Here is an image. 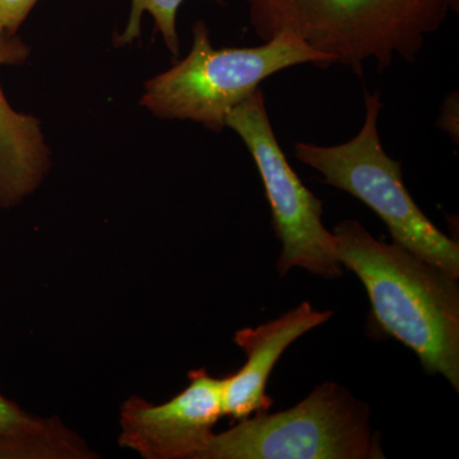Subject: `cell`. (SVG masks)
Instances as JSON below:
<instances>
[{
	"label": "cell",
	"mask_w": 459,
	"mask_h": 459,
	"mask_svg": "<svg viewBox=\"0 0 459 459\" xmlns=\"http://www.w3.org/2000/svg\"><path fill=\"white\" fill-rule=\"evenodd\" d=\"M367 403L325 382L282 412H258L214 434L201 459L382 458Z\"/></svg>",
	"instance_id": "cell-5"
},
{
	"label": "cell",
	"mask_w": 459,
	"mask_h": 459,
	"mask_svg": "<svg viewBox=\"0 0 459 459\" xmlns=\"http://www.w3.org/2000/svg\"><path fill=\"white\" fill-rule=\"evenodd\" d=\"M300 65H332L287 32L255 48L214 49L210 30L198 21L188 56L148 81L141 102L162 119L193 120L219 132L230 113L255 95L263 81Z\"/></svg>",
	"instance_id": "cell-3"
},
{
	"label": "cell",
	"mask_w": 459,
	"mask_h": 459,
	"mask_svg": "<svg viewBox=\"0 0 459 459\" xmlns=\"http://www.w3.org/2000/svg\"><path fill=\"white\" fill-rule=\"evenodd\" d=\"M226 126L243 140L264 186L272 226L282 244L277 271L283 277L300 267L325 279H340L336 237L323 225V202L292 170L272 126L264 95L256 91L230 113Z\"/></svg>",
	"instance_id": "cell-6"
},
{
	"label": "cell",
	"mask_w": 459,
	"mask_h": 459,
	"mask_svg": "<svg viewBox=\"0 0 459 459\" xmlns=\"http://www.w3.org/2000/svg\"><path fill=\"white\" fill-rule=\"evenodd\" d=\"M29 48L0 30V66L22 65ZM50 169V152L40 123L17 113L0 84V207L11 208L40 186Z\"/></svg>",
	"instance_id": "cell-9"
},
{
	"label": "cell",
	"mask_w": 459,
	"mask_h": 459,
	"mask_svg": "<svg viewBox=\"0 0 459 459\" xmlns=\"http://www.w3.org/2000/svg\"><path fill=\"white\" fill-rule=\"evenodd\" d=\"M250 26L263 41L291 33L331 65L356 74L374 62L380 71L395 59L415 62L428 38L459 0H246Z\"/></svg>",
	"instance_id": "cell-2"
},
{
	"label": "cell",
	"mask_w": 459,
	"mask_h": 459,
	"mask_svg": "<svg viewBox=\"0 0 459 459\" xmlns=\"http://www.w3.org/2000/svg\"><path fill=\"white\" fill-rule=\"evenodd\" d=\"M39 0H0V30L17 35Z\"/></svg>",
	"instance_id": "cell-12"
},
{
	"label": "cell",
	"mask_w": 459,
	"mask_h": 459,
	"mask_svg": "<svg viewBox=\"0 0 459 459\" xmlns=\"http://www.w3.org/2000/svg\"><path fill=\"white\" fill-rule=\"evenodd\" d=\"M332 316L331 310L320 312L305 301L280 318L238 331L234 341L246 353L247 362L238 373L222 377L223 416L240 421L270 411L273 401L265 394V385L274 365L290 344L327 323Z\"/></svg>",
	"instance_id": "cell-8"
},
{
	"label": "cell",
	"mask_w": 459,
	"mask_h": 459,
	"mask_svg": "<svg viewBox=\"0 0 459 459\" xmlns=\"http://www.w3.org/2000/svg\"><path fill=\"white\" fill-rule=\"evenodd\" d=\"M333 234L338 261L358 274L380 331L459 391L458 280L394 241L377 240L356 220L338 223Z\"/></svg>",
	"instance_id": "cell-1"
},
{
	"label": "cell",
	"mask_w": 459,
	"mask_h": 459,
	"mask_svg": "<svg viewBox=\"0 0 459 459\" xmlns=\"http://www.w3.org/2000/svg\"><path fill=\"white\" fill-rule=\"evenodd\" d=\"M189 385L161 404L132 395L120 410L119 446L146 459H201L223 416V379L204 369L188 374Z\"/></svg>",
	"instance_id": "cell-7"
},
{
	"label": "cell",
	"mask_w": 459,
	"mask_h": 459,
	"mask_svg": "<svg viewBox=\"0 0 459 459\" xmlns=\"http://www.w3.org/2000/svg\"><path fill=\"white\" fill-rule=\"evenodd\" d=\"M379 93L365 92L360 132L337 146L298 142L296 159L316 169L325 183L350 193L385 223L394 243L435 267L459 277V246L420 210L403 183L401 164L386 155L377 133Z\"/></svg>",
	"instance_id": "cell-4"
},
{
	"label": "cell",
	"mask_w": 459,
	"mask_h": 459,
	"mask_svg": "<svg viewBox=\"0 0 459 459\" xmlns=\"http://www.w3.org/2000/svg\"><path fill=\"white\" fill-rule=\"evenodd\" d=\"M214 2L221 3L222 0H214ZM183 3L184 0H132L128 26L117 38V44H129L140 38L142 16L144 12H147L155 21L156 32L161 33L166 47L172 56H177L180 48L177 17Z\"/></svg>",
	"instance_id": "cell-11"
},
{
	"label": "cell",
	"mask_w": 459,
	"mask_h": 459,
	"mask_svg": "<svg viewBox=\"0 0 459 459\" xmlns=\"http://www.w3.org/2000/svg\"><path fill=\"white\" fill-rule=\"evenodd\" d=\"M96 453L62 420L27 412L0 392V459H92Z\"/></svg>",
	"instance_id": "cell-10"
}]
</instances>
